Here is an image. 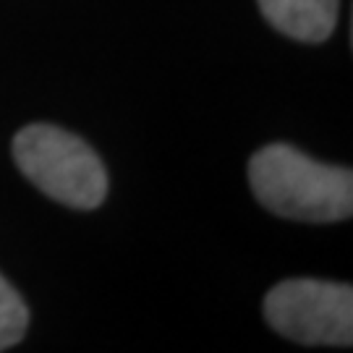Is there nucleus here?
Wrapping results in <instances>:
<instances>
[{
	"mask_svg": "<svg viewBox=\"0 0 353 353\" xmlns=\"http://www.w3.org/2000/svg\"><path fill=\"white\" fill-rule=\"evenodd\" d=\"M29 327V312L21 296L0 275V351H8L24 338Z\"/></svg>",
	"mask_w": 353,
	"mask_h": 353,
	"instance_id": "5",
	"label": "nucleus"
},
{
	"mask_svg": "<svg viewBox=\"0 0 353 353\" xmlns=\"http://www.w3.org/2000/svg\"><path fill=\"white\" fill-rule=\"evenodd\" d=\"M256 202L272 214L301 223H341L353 212V176L306 157L288 144H270L249 163Z\"/></svg>",
	"mask_w": 353,
	"mask_h": 353,
	"instance_id": "1",
	"label": "nucleus"
},
{
	"mask_svg": "<svg viewBox=\"0 0 353 353\" xmlns=\"http://www.w3.org/2000/svg\"><path fill=\"white\" fill-rule=\"evenodd\" d=\"M259 8L278 32L314 45L332 34L341 0H259Z\"/></svg>",
	"mask_w": 353,
	"mask_h": 353,
	"instance_id": "4",
	"label": "nucleus"
},
{
	"mask_svg": "<svg viewBox=\"0 0 353 353\" xmlns=\"http://www.w3.org/2000/svg\"><path fill=\"white\" fill-rule=\"evenodd\" d=\"M270 327L301 345H351L353 288L330 280H285L267 293Z\"/></svg>",
	"mask_w": 353,
	"mask_h": 353,
	"instance_id": "3",
	"label": "nucleus"
},
{
	"mask_svg": "<svg viewBox=\"0 0 353 353\" xmlns=\"http://www.w3.org/2000/svg\"><path fill=\"white\" fill-rule=\"evenodd\" d=\"M13 157L42 194L74 207L94 210L105 202L108 173L87 141L58 126L34 123L16 134Z\"/></svg>",
	"mask_w": 353,
	"mask_h": 353,
	"instance_id": "2",
	"label": "nucleus"
}]
</instances>
